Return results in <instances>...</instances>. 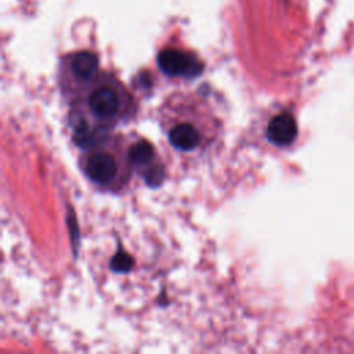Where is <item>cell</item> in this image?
<instances>
[{
    "instance_id": "3957f363",
    "label": "cell",
    "mask_w": 354,
    "mask_h": 354,
    "mask_svg": "<svg viewBox=\"0 0 354 354\" xmlns=\"http://www.w3.org/2000/svg\"><path fill=\"white\" fill-rule=\"evenodd\" d=\"M79 169L100 191L120 194L133 176L130 142L123 134L109 133L83 148L79 156Z\"/></svg>"
},
{
    "instance_id": "8992f818",
    "label": "cell",
    "mask_w": 354,
    "mask_h": 354,
    "mask_svg": "<svg viewBox=\"0 0 354 354\" xmlns=\"http://www.w3.org/2000/svg\"><path fill=\"white\" fill-rule=\"evenodd\" d=\"M159 69L180 79H195L203 71V62L194 54L180 48H165L158 54Z\"/></svg>"
},
{
    "instance_id": "277c9868",
    "label": "cell",
    "mask_w": 354,
    "mask_h": 354,
    "mask_svg": "<svg viewBox=\"0 0 354 354\" xmlns=\"http://www.w3.org/2000/svg\"><path fill=\"white\" fill-rule=\"evenodd\" d=\"M100 72L98 57L91 51L80 50L61 57L57 84L62 98L69 104Z\"/></svg>"
},
{
    "instance_id": "ba28073f",
    "label": "cell",
    "mask_w": 354,
    "mask_h": 354,
    "mask_svg": "<svg viewBox=\"0 0 354 354\" xmlns=\"http://www.w3.org/2000/svg\"><path fill=\"white\" fill-rule=\"evenodd\" d=\"M131 263H133V260H131L126 253H123V254L118 253V254L113 257V260H112V267H113L115 270H118V271H126V270L130 268Z\"/></svg>"
},
{
    "instance_id": "6da1fadb",
    "label": "cell",
    "mask_w": 354,
    "mask_h": 354,
    "mask_svg": "<svg viewBox=\"0 0 354 354\" xmlns=\"http://www.w3.org/2000/svg\"><path fill=\"white\" fill-rule=\"evenodd\" d=\"M68 105L72 138L80 148L131 122L138 108L131 91L106 71H101Z\"/></svg>"
},
{
    "instance_id": "7a4b0ae2",
    "label": "cell",
    "mask_w": 354,
    "mask_h": 354,
    "mask_svg": "<svg viewBox=\"0 0 354 354\" xmlns=\"http://www.w3.org/2000/svg\"><path fill=\"white\" fill-rule=\"evenodd\" d=\"M158 122L170 145L181 153H202L218 140L223 122L199 91H176L158 108Z\"/></svg>"
},
{
    "instance_id": "52a82bcc",
    "label": "cell",
    "mask_w": 354,
    "mask_h": 354,
    "mask_svg": "<svg viewBox=\"0 0 354 354\" xmlns=\"http://www.w3.org/2000/svg\"><path fill=\"white\" fill-rule=\"evenodd\" d=\"M268 141L278 147L290 145L297 137V123L290 112H281L275 115L266 130Z\"/></svg>"
},
{
    "instance_id": "5b68a950",
    "label": "cell",
    "mask_w": 354,
    "mask_h": 354,
    "mask_svg": "<svg viewBox=\"0 0 354 354\" xmlns=\"http://www.w3.org/2000/svg\"><path fill=\"white\" fill-rule=\"evenodd\" d=\"M130 159L134 171H137L149 187H158L163 183V162L155 147L147 138L138 137L130 142Z\"/></svg>"
}]
</instances>
